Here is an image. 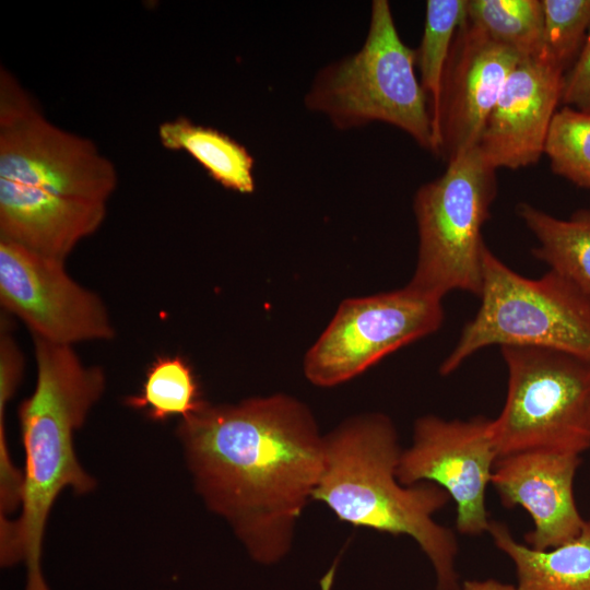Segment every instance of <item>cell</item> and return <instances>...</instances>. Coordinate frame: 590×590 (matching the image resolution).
I'll return each instance as SVG.
<instances>
[{
	"mask_svg": "<svg viewBox=\"0 0 590 590\" xmlns=\"http://www.w3.org/2000/svg\"><path fill=\"white\" fill-rule=\"evenodd\" d=\"M401 449L392 421L380 413L351 417L324 436V463L312 499L344 522L412 538L430 562L436 590H460L455 532L433 515L451 499L432 482L402 485Z\"/></svg>",
	"mask_w": 590,
	"mask_h": 590,
	"instance_id": "obj_4",
	"label": "cell"
},
{
	"mask_svg": "<svg viewBox=\"0 0 590 590\" xmlns=\"http://www.w3.org/2000/svg\"><path fill=\"white\" fill-rule=\"evenodd\" d=\"M485 416L445 420L425 415L415 421L412 445L401 451L397 477L402 485L432 482L457 506L456 528L464 535L487 532L485 491L498 458Z\"/></svg>",
	"mask_w": 590,
	"mask_h": 590,
	"instance_id": "obj_11",
	"label": "cell"
},
{
	"mask_svg": "<svg viewBox=\"0 0 590 590\" xmlns=\"http://www.w3.org/2000/svg\"><path fill=\"white\" fill-rule=\"evenodd\" d=\"M0 303L33 337L73 346L111 340L116 330L103 299L73 280L64 261L0 239Z\"/></svg>",
	"mask_w": 590,
	"mask_h": 590,
	"instance_id": "obj_10",
	"label": "cell"
},
{
	"mask_svg": "<svg viewBox=\"0 0 590 590\" xmlns=\"http://www.w3.org/2000/svg\"><path fill=\"white\" fill-rule=\"evenodd\" d=\"M479 297L476 315L440 364L442 376L492 345L554 349L590 361V299L558 273L522 276L486 246Z\"/></svg>",
	"mask_w": 590,
	"mask_h": 590,
	"instance_id": "obj_6",
	"label": "cell"
},
{
	"mask_svg": "<svg viewBox=\"0 0 590 590\" xmlns=\"http://www.w3.org/2000/svg\"><path fill=\"white\" fill-rule=\"evenodd\" d=\"M580 456L524 451L497 458L491 483L506 508L520 506L533 521L524 539L535 550H550L576 538L586 519L578 510L574 480Z\"/></svg>",
	"mask_w": 590,
	"mask_h": 590,
	"instance_id": "obj_14",
	"label": "cell"
},
{
	"mask_svg": "<svg viewBox=\"0 0 590 590\" xmlns=\"http://www.w3.org/2000/svg\"><path fill=\"white\" fill-rule=\"evenodd\" d=\"M9 319L1 318L0 333V411L15 393L24 368V356L8 328Z\"/></svg>",
	"mask_w": 590,
	"mask_h": 590,
	"instance_id": "obj_23",
	"label": "cell"
},
{
	"mask_svg": "<svg viewBox=\"0 0 590 590\" xmlns=\"http://www.w3.org/2000/svg\"><path fill=\"white\" fill-rule=\"evenodd\" d=\"M544 154L556 175L590 189V110L569 106L557 110L548 128Z\"/></svg>",
	"mask_w": 590,
	"mask_h": 590,
	"instance_id": "obj_21",
	"label": "cell"
},
{
	"mask_svg": "<svg viewBox=\"0 0 590 590\" xmlns=\"http://www.w3.org/2000/svg\"><path fill=\"white\" fill-rule=\"evenodd\" d=\"M158 137L164 148L188 152L223 187L239 193L253 192L255 160L243 144L227 134L178 117L163 122Z\"/></svg>",
	"mask_w": 590,
	"mask_h": 590,
	"instance_id": "obj_17",
	"label": "cell"
},
{
	"mask_svg": "<svg viewBox=\"0 0 590 590\" xmlns=\"http://www.w3.org/2000/svg\"><path fill=\"white\" fill-rule=\"evenodd\" d=\"M204 402L191 366L180 355L158 356L150 365L141 391L126 400L153 421L186 418Z\"/></svg>",
	"mask_w": 590,
	"mask_h": 590,
	"instance_id": "obj_20",
	"label": "cell"
},
{
	"mask_svg": "<svg viewBox=\"0 0 590 590\" xmlns=\"http://www.w3.org/2000/svg\"><path fill=\"white\" fill-rule=\"evenodd\" d=\"M444 318L442 300L406 285L392 292L347 298L307 351L304 374L318 387L340 385L390 353L436 332Z\"/></svg>",
	"mask_w": 590,
	"mask_h": 590,
	"instance_id": "obj_9",
	"label": "cell"
},
{
	"mask_svg": "<svg viewBox=\"0 0 590 590\" xmlns=\"http://www.w3.org/2000/svg\"><path fill=\"white\" fill-rule=\"evenodd\" d=\"M196 488L263 565L290 551L319 483L324 436L311 411L278 393L236 404L204 402L177 427Z\"/></svg>",
	"mask_w": 590,
	"mask_h": 590,
	"instance_id": "obj_1",
	"label": "cell"
},
{
	"mask_svg": "<svg viewBox=\"0 0 590 590\" xmlns=\"http://www.w3.org/2000/svg\"><path fill=\"white\" fill-rule=\"evenodd\" d=\"M504 406L491 421L498 458L524 451L590 450V361L546 347L502 346Z\"/></svg>",
	"mask_w": 590,
	"mask_h": 590,
	"instance_id": "obj_8",
	"label": "cell"
},
{
	"mask_svg": "<svg viewBox=\"0 0 590 590\" xmlns=\"http://www.w3.org/2000/svg\"><path fill=\"white\" fill-rule=\"evenodd\" d=\"M33 341L36 385L19 410L25 452L22 511L0 532V562L3 567L24 563L25 590H50L42 570L45 527L62 489L85 494L95 487L76 458L74 433L101 399L106 378L102 367L83 364L73 346Z\"/></svg>",
	"mask_w": 590,
	"mask_h": 590,
	"instance_id": "obj_3",
	"label": "cell"
},
{
	"mask_svg": "<svg viewBox=\"0 0 590 590\" xmlns=\"http://www.w3.org/2000/svg\"><path fill=\"white\" fill-rule=\"evenodd\" d=\"M517 214L538 240L532 249L535 259L590 299V205L577 210L568 220L524 202L517 206Z\"/></svg>",
	"mask_w": 590,
	"mask_h": 590,
	"instance_id": "obj_16",
	"label": "cell"
},
{
	"mask_svg": "<svg viewBox=\"0 0 590 590\" xmlns=\"http://www.w3.org/2000/svg\"><path fill=\"white\" fill-rule=\"evenodd\" d=\"M116 185L96 145L37 106L0 120V239L66 261L102 225Z\"/></svg>",
	"mask_w": 590,
	"mask_h": 590,
	"instance_id": "obj_2",
	"label": "cell"
},
{
	"mask_svg": "<svg viewBox=\"0 0 590 590\" xmlns=\"http://www.w3.org/2000/svg\"><path fill=\"white\" fill-rule=\"evenodd\" d=\"M468 0H428L423 36L416 51L420 83L427 96L438 153V121L442 79L458 28L467 19Z\"/></svg>",
	"mask_w": 590,
	"mask_h": 590,
	"instance_id": "obj_18",
	"label": "cell"
},
{
	"mask_svg": "<svg viewBox=\"0 0 590 590\" xmlns=\"http://www.w3.org/2000/svg\"><path fill=\"white\" fill-rule=\"evenodd\" d=\"M487 532L512 562L518 590H590V516L576 538L544 551L515 540L500 521L491 520Z\"/></svg>",
	"mask_w": 590,
	"mask_h": 590,
	"instance_id": "obj_15",
	"label": "cell"
},
{
	"mask_svg": "<svg viewBox=\"0 0 590 590\" xmlns=\"http://www.w3.org/2000/svg\"><path fill=\"white\" fill-rule=\"evenodd\" d=\"M544 24L540 57L564 73L577 59L590 28V0H542Z\"/></svg>",
	"mask_w": 590,
	"mask_h": 590,
	"instance_id": "obj_22",
	"label": "cell"
},
{
	"mask_svg": "<svg viewBox=\"0 0 590 590\" xmlns=\"http://www.w3.org/2000/svg\"><path fill=\"white\" fill-rule=\"evenodd\" d=\"M560 103L590 110V28L577 59L564 74Z\"/></svg>",
	"mask_w": 590,
	"mask_h": 590,
	"instance_id": "obj_24",
	"label": "cell"
},
{
	"mask_svg": "<svg viewBox=\"0 0 590 590\" xmlns=\"http://www.w3.org/2000/svg\"><path fill=\"white\" fill-rule=\"evenodd\" d=\"M496 194V169L476 148L447 162L440 177L417 189L418 248L409 288L440 300L452 291L480 296L486 247L482 227Z\"/></svg>",
	"mask_w": 590,
	"mask_h": 590,
	"instance_id": "obj_7",
	"label": "cell"
},
{
	"mask_svg": "<svg viewBox=\"0 0 590 590\" xmlns=\"http://www.w3.org/2000/svg\"><path fill=\"white\" fill-rule=\"evenodd\" d=\"M465 19L446 64L438 121V153L445 162L476 146L504 84L520 62Z\"/></svg>",
	"mask_w": 590,
	"mask_h": 590,
	"instance_id": "obj_12",
	"label": "cell"
},
{
	"mask_svg": "<svg viewBox=\"0 0 590 590\" xmlns=\"http://www.w3.org/2000/svg\"><path fill=\"white\" fill-rule=\"evenodd\" d=\"M564 74L540 56L520 60L507 78L475 146L489 166L496 170L517 169L540 160L562 101Z\"/></svg>",
	"mask_w": 590,
	"mask_h": 590,
	"instance_id": "obj_13",
	"label": "cell"
},
{
	"mask_svg": "<svg viewBox=\"0 0 590 590\" xmlns=\"http://www.w3.org/2000/svg\"><path fill=\"white\" fill-rule=\"evenodd\" d=\"M416 51L396 27L387 0H374L358 51L320 69L304 97L306 108L340 130L369 122L392 125L434 153L427 96L416 78Z\"/></svg>",
	"mask_w": 590,
	"mask_h": 590,
	"instance_id": "obj_5",
	"label": "cell"
},
{
	"mask_svg": "<svg viewBox=\"0 0 590 590\" xmlns=\"http://www.w3.org/2000/svg\"><path fill=\"white\" fill-rule=\"evenodd\" d=\"M460 590H518V588L495 579H485L465 580L461 583Z\"/></svg>",
	"mask_w": 590,
	"mask_h": 590,
	"instance_id": "obj_25",
	"label": "cell"
},
{
	"mask_svg": "<svg viewBox=\"0 0 590 590\" xmlns=\"http://www.w3.org/2000/svg\"><path fill=\"white\" fill-rule=\"evenodd\" d=\"M467 21L521 58L541 52L542 0H468Z\"/></svg>",
	"mask_w": 590,
	"mask_h": 590,
	"instance_id": "obj_19",
	"label": "cell"
}]
</instances>
